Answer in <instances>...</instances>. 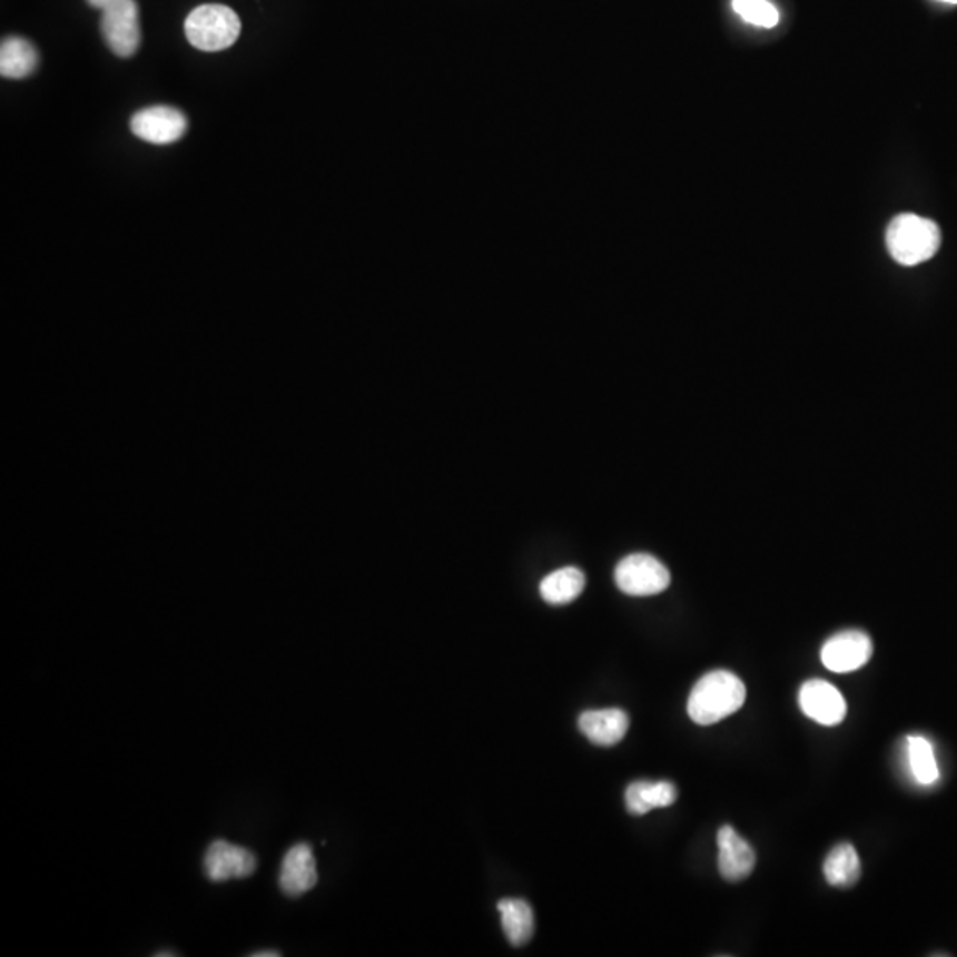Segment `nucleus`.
Returning <instances> with one entry per match:
<instances>
[{
    "label": "nucleus",
    "instance_id": "nucleus-16",
    "mask_svg": "<svg viewBox=\"0 0 957 957\" xmlns=\"http://www.w3.org/2000/svg\"><path fill=\"white\" fill-rule=\"evenodd\" d=\"M585 576L576 568H562L553 571L541 582V596L552 605H566L582 594Z\"/></svg>",
    "mask_w": 957,
    "mask_h": 957
},
{
    "label": "nucleus",
    "instance_id": "nucleus-14",
    "mask_svg": "<svg viewBox=\"0 0 957 957\" xmlns=\"http://www.w3.org/2000/svg\"><path fill=\"white\" fill-rule=\"evenodd\" d=\"M624 800H627L628 812L633 816H644L649 810L672 806L678 800V789L674 783L667 780L662 782L637 780L628 786Z\"/></svg>",
    "mask_w": 957,
    "mask_h": 957
},
{
    "label": "nucleus",
    "instance_id": "nucleus-20",
    "mask_svg": "<svg viewBox=\"0 0 957 957\" xmlns=\"http://www.w3.org/2000/svg\"><path fill=\"white\" fill-rule=\"evenodd\" d=\"M114 0H88V4L92 6V8L101 9L103 11L107 6L112 4Z\"/></svg>",
    "mask_w": 957,
    "mask_h": 957
},
{
    "label": "nucleus",
    "instance_id": "nucleus-22",
    "mask_svg": "<svg viewBox=\"0 0 957 957\" xmlns=\"http://www.w3.org/2000/svg\"><path fill=\"white\" fill-rule=\"evenodd\" d=\"M941 2H949V4H957V0H941Z\"/></svg>",
    "mask_w": 957,
    "mask_h": 957
},
{
    "label": "nucleus",
    "instance_id": "nucleus-2",
    "mask_svg": "<svg viewBox=\"0 0 957 957\" xmlns=\"http://www.w3.org/2000/svg\"><path fill=\"white\" fill-rule=\"evenodd\" d=\"M940 244V227L929 218L905 214L888 224V253L899 265L915 266L931 259Z\"/></svg>",
    "mask_w": 957,
    "mask_h": 957
},
{
    "label": "nucleus",
    "instance_id": "nucleus-10",
    "mask_svg": "<svg viewBox=\"0 0 957 957\" xmlns=\"http://www.w3.org/2000/svg\"><path fill=\"white\" fill-rule=\"evenodd\" d=\"M318 884V867L309 845H296L284 855L279 887L286 897H302Z\"/></svg>",
    "mask_w": 957,
    "mask_h": 957
},
{
    "label": "nucleus",
    "instance_id": "nucleus-5",
    "mask_svg": "<svg viewBox=\"0 0 957 957\" xmlns=\"http://www.w3.org/2000/svg\"><path fill=\"white\" fill-rule=\"evenodd\" d=\"M105 43L118 57H131L140 47L139 6L136 0H114L101 14Z\"/></svg>",
    "mask_w": 957,
    "mask_h": 957
},
{
    "label": "nucleus",
    "instance_id": "nucleus-18",
    "mask_svg": "<svg viewBox=\"0 0 957 957\" xmlns=\"http://www.w3.org/2000/svg\"><path fill=\"white\" fill-rule=\"evenodd\" d=\"M906 749H908L909 770H911L918 783L931 786V783L940 779V770H938V764H936L935 749H933V744L924 736H908Z\"/></svg>",
    "mask_w": 957,
    "mask_h": 957
},
{
    "label": "nucleus",
    "instance_id": "nucleus-15",
    "mask_svg": "<svg viewBox=\"0 0 957 957\" xmlns=\"http://www.w3.org/2000/svg\"><path fill=\"white\" fill-rule=\"evenodd\" d=\"M507 940L513 947H522L534 935V914L523 899H502L496 905Z\"/></svg>",
    "mask_w": 957,
    "mask_h": 957
},
{
    "label": "nucleus",
    "instance_id": "nucleus-9",
    "mask_svg": "<svg viewBox=\"0 0 957 957\" xmlns=\"http://www.w3.org/2000/svg\"><path fill=\"white\" fill-rule=\"evenodd\" d=\"M800 708L813 722L828 727L842 722L848 713L845 697L822 679H810L801 687Z\"/></svg>",
    "mask_w": 957,
    "mask_h": 957
},
{
    "label": "nucleus",
    "instance_id": "nucleus-21",
    "mask_svg": "<svg viewBox=\"0 0 957 957\" xmlns=\"http://www.w3.org/2000/svg\"><path fill=\"white\" fill-rule=\"evenodd\" d=\"M279 950H262V953H254L253 957H279Z\"/></svg>",
    "mask_w": 957,
    "mask_h": 957
},
{
    "label": "nucleus",
    "instance_id": "nucleus-11",
    "mask_svg": "<svg viewBox=\"0 0 957 957\" xmlns=\"http://www.w3.org/2000/svg\"><path fill=\"white\" fill-rule=\"evenodd\" d=\"M718 870L723 879L736 884L749 878L756 867V854L752 846L740 837L732 827L718 830Z\"/></svg>",
    "mask_w": 957,
    "mask_h": 957
},
{
    "label": "nucleus",
    "instance_id": "nucleus-13",
    "mask_svg": "<svg viewBox=\"0 0 957 957\" xmlns=\"http://www.w3.org/2000/svg\"><path fill=\"white\" fill-rule=\"evenodd\" d=\"M40 56L31 41L20 36H8L0 45V75L4 79H27L34 73Z\"/></svg>",
    "mask_w": 957,
    "mask_h": 957
},
{
    "label": "nucleus",
    "instance_id": "nucleus-4",
    "mask_svg": "<svg viewBox=\"0 0 957 957\" xmlns=\"http://www.w3.org/2000/svg\"><path fill=\"white\" fill-rule=\"evenodd\" d=\"M615 583L628 596H654L670 585V573L648 553H633L615 568Z\"/></svg>",
    "mask_w": 957,
    "mask_h": 957
},
{
    "label": "nucleus",
    "instance_id": "nucleus-8",
    "mask_svg": "<svg viewBox=\"0 0 957 957\" xmlns=\"http://www.w3.org/2000/svg\"><path fill=\"white\" fill-rule=\"evenodd\" d=\"M872 657V640L861 631H842L825 642L821 662L831 672L846 674L866 665Z\"/></svg>",
    "mask_w": 957,
    "mask_h": 957
},
{
    "label": "nucleus",
    "instance_id": "nucleus-12",
    "mask_svg": "<svg viewBox=\"0 0 957 957\" xmlns=\"http://www.w3.org/2000/svg\"><path fill=\"white\" fill-rule=\"evenodd\" d=\"M580 731L589 741L600 747H612L627 736L630 718L618 708L585 711L579 718Z\"/></svg>",
    "mask_w": 957,
    "mask_h": 957
},
{
    "label": "nucleus",
    "instance_id": "nucleus-17",
    "mask_svg": "<svg viewBox=\"0 0 957 957\" xmlns=\"http://www.w3.org/2000/svg\"><path fill=\"white\" fill-rule=\"evenodd\" d=\"M825 876L831 887H854L860 878L861 867L857 849L851 845H839L831 849L825 860Z\"/></svg>",
    "mask_w": 957,
    "mask_h": 957
},
{
    "label": "nucleus",
    "instance_id": "nucleus-7",
    "mask_svg": "<svg viewBox=\"0 0 957 957\" xmlns=\"http://www.w3.org/2000/svg\"><path fill=\"white\" fill-rule=\"evenodd\" d=\"M257 869L256 855L250 849L231 845L227 840H215L206 849L205 875L211 884H224L229 879H245Z\"/></svg>",
    "mask_w": 957,
    "mask_h": 957
},
{
    "label": "nucleus",
    "instance_id": "nucleus-3",
    "mask_svg": "<svg viewBox=\"0 0 957 957\" xmlns=\"http://www.w3.org/2000/svg\"><path fill=\"white\" fill-rule=\"evenodd\" d=\"M241 32V22L231 8L205 4L194 9L185 20L188 43L203 52H220L233 47Z\"/></svg>",
    "mask_w": 957,
    "mask_h": 957
},
{
    "label": "nucleus",
    "instance_id": "nucleus-1",
    "mask_svg": "<svg viewBox=\"0 0 957 957\" xmlns=\"http://www.w3.org/2000/svg\"><path fill=\"white\" fill-rule=\"evenodd\" d=\"M747 699L743 681L727 670L702 675L688 697V714L699 726H713L740 710Z\"/></svg>",
    "mask_w": 957,
    "mask_h": 957
},
{
    "label": "nucleus",
    "instance_id": "nucleus-19",
    "mask_svg": "<svg viewBox=\"0 0 957 957\" xmlns=\"http://www.w3.org/2000/svg\"><path fill=\"white\" fill-rule=\"evenodd\" d=\"M732 9L736 14L743 18L744 22L752 26L771 29L780 22L779 9L768 0H732Z\"/></svg>",
    "mask_w": 957,
    "mask_h": 957
},
{
    "label": "nucleus",
    "instance_id": "nucleus-6",
    "mask_svg": "<svg viewBox=\"0 0 957 957\" xmlns=\"http://www.w3.org/2000/svg\"><path fill=\"white\" fill-rule=\"evenodd\" d=\"M134 136L149 144H172L187 134L188 119L181 110L169 105L146 107L131 118Z\"/></svg>",
    "mask_w": 957,
    "mask_h": 957
}]
</instances>
